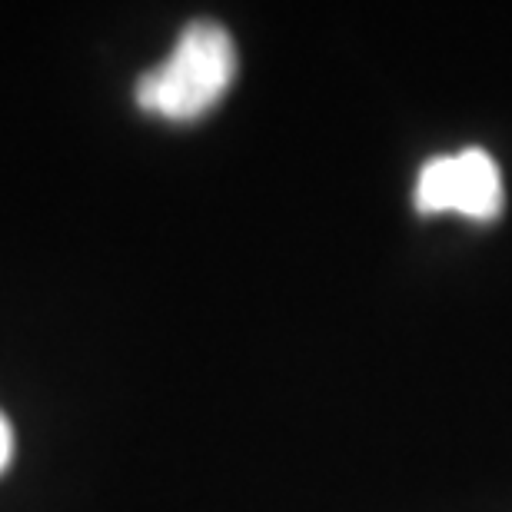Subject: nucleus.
I'll return each mask as SVG.
<instances>
[{
	"label": "nucleus",
	"mask_w": 512,
	"mask_h": 512,
	"mask_svg": "<svg viewBox=\"0 0 512 512\" xmlns=\"http://www.w3.org/2000/svg\"><path fill=\"white\" fill-rule=\"evenodd\" d=\"M233 37L213 20H193L173 44L170 57L137 80V107L170 124H193L227 97L237 80Z\"/></svg>",
	"instance_id": "1"
},
{
	"label": "nucleus",
	"mask_w": 512,
	"mask_h": 512,
	"mask_svg": "<svg viewBox=\"0 0 512 512\" xmlns=\"http://www.w3.org/2000/svg\"><path fill=\"white\" fill-rule=\"evenodd\" d=\"M416 210L426 217L463 213L469 220H493L503 210V177L486 150H459L429 160L416 180Z\"/></svg>",
	"instance_id": "2"
},
{
	"label": "nucleus",
	"mask_w": 512,
	"mask_h": 512,
	"mask_svg": "<svg viewBox=\"0 0 512 512\" xmlns=\"http://www.w3.org/2000/svg\"><path fill=\"white\" fill-rule=\"evenodd\" d=\"M10 449H14V436H10L7 419H4V413H0V473H4L7 459H10Z\"/></svg>",
	"instance_id": "3"
}]
</instances>
